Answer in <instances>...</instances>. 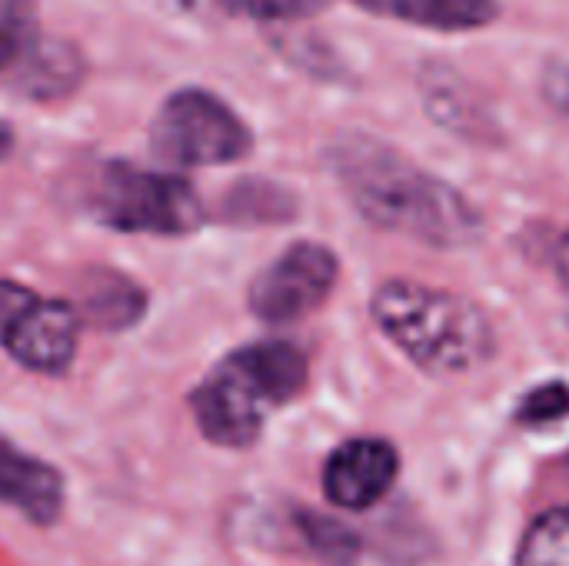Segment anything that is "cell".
Here are the masks:
<instances>
[{
    "mask_svg": "<svg viewBox=\"0 0 569 566\" xmlns=\"http://www.w3.org/2000/svg\"><path fill=\"white\" fill-rule=\"evenodd\" d=\"M340 277L337 254L313 240L290 244L247 290V307L263 324H297L320 310Z\"/></svg>",
    "mask_w": 569,
    "mask_h": 566,
    "instance_id": "52a82bcc",
    "label": "cell"
},
{
    "mask_svg": "<svg viewBox=\"0 0 569 566\" xmlns=\"http://www.w3.org/2000/svg\"><path fill=\"white\" fill-rule=\"evenodd\" d=\"M150 150L167 167H223L253 150V130L213 90L180 87L150 123Z\"/></svg>",
    "mask_w": 569,
    "mask_h": 566,
    "instance_id": "5b68a950",
    "label": "cell"
},
{
    "mask_svg": "<svg viewBox=\"0 0 569 566\" xmlns=\"http://www.w3.org/2000/svg\"><path fill=\"white\" fill-rule=\"evenodd\" d=\"M227 13L247 17V20H300V17H313L317 10H323L330 0H217Z\"/></svg>",
    "mask_w": 569,
    "mask_h": 566,
    "instance_id": "2e32d148",
    "label": "cell"
},
{
    "mask_svg": "<svg viewBox=\"0 0 569 566\" xmlns=\"http://www.w3.org/2000/svg\"><path fill=\"white\" fill-rule=\"evenodd\" d=\"M13 143H17L13 127H10L7 120H0V160H7V157L13 153Z\"/></svg>",
    "mask_w": 569,
    "mask_h": 566,
    "instance_id": "d6986e66",
    "label": "cell"
},
{
    "mask_svg": "<svg viewBox=\"0 0 569 566\" xmlns=\"http://www.w3.org/2000/svg\"><path fill=\"white\" fill-rule=\"evenodd\" d=\"M297 530L303 537V544L330 566H350L357 560V550H360V540L350 527H343L340 520L333 517H323V514H313V510H297Z\"/></svg>",
    "mask_w": 569,
    "mask_h": 566,
    "instance_id": "4fadbf2b",
    "label": "cell"
},
{
    "mask_svg": "<svg viewBox=\"0 0 569 566\" xmlns=\"http://www.w3.org/2000/svg\"><path fill=\"white\" fill-rule=\"evenodd\" d=\"M400 474V457L387 440L357 437L340 444L323 464V494L333 507L370 510L380 504Z\"/></svg>",
    "mask_w": 569,
    "mask_h": 566,
    "instance_id": "ba28073f",
    "label": "cell"
},
{
    "mask_svg": "<svg viewBox=\"0 0 569 566\" xmlns=\"http://www.w3.org/2000/svg\"><path fill=\"white\" fill-rule=\"evenodd\" d=\"M80 327L83 320L70 300L0 280V347L23 370L63 377L77 360Z\"/></svg>",
    "mask_w": 569,
    "mask_h": 566,
    "instance_id": "8992f818",
    "label": "cell"
},
{
    "mask_svg": "<svg viewBox=\"0 0 569 566\" xmlns=\"http://www.w3.org/2000/svg\"><path fill=\"white\" fill-rule=\"evenodd\" d=\"M0 504L27 517L33 527L57 524L67 504V487L60 470L20 450L3 434H0Z\"/></svg>",
    "mask_w": 569,
    "mask_h": 566,
    "instance_id": "9c48e42d",
    "label": "cell"
},
{
    "mask_svg": "<svg viewBox=\"0 0 569 566\" xmlns=\"http://www.w3.org/2000/svg\"><path fill=\"white\" fill-rule=\"evenodd\" d=\"M327 163L353 210L380 230L427 247H470L483 234L480 210L453 183L433 177L377 137H337L327 150Z\"/></svg>",
    "mask_w": 569,
    "mask_h": 566,
    "instance_id": "6da1fadb",
    "label": "cell"
},
{
    "mask_svg": "<svg viewBox=\"0 0 569 566\" xmlns=\"http://www.w3.org/2000/svg\"><path fill=\"white\" fill-rule=\"evenodd\" d=\"M517 566H569V507L543 514L523 537Z\"/></svg>",
    "mask_w": 569,
    "mask_h": 566,
    "instance_id": "5bb4252c",
    "label": "cell"
},
{
    "mask_svg": "<svg viewBox=\"0 0 569 566\" xmlns=\"http://www.w3.org/2000/svg\"><path fill=\"white\" fill-rule=\"evenodd\" d=\"M563 417H569V384L563 380H550V384L530 390L517 407V420L523 427H547Z\"/></svg>",
    "mask_w": 569,
    "mask_h": 566,
    "instance_id": "9a60e30c",
    "label": "cell"
},
{
    "mask_svg": "<svg viewBox=\"0 0 569 566\" xmlns=\"http://www.w3.org/2000/svg\"><path fill=\"white\" fill-rule=\"evenodd\" d=\"M70 304L77 307L83 324L107 330V334L137 327L150 307L147 290L133 277H127L113 267H90L77 280V297Z\"/></svg>",
    "mask_w": 569,
    "mask_h": 566,
    "instance_id": "30bf717a",
    "label": "cell"
},
{
    "mask_svg": "<svg viewBox=\"0 0 569 566\" xmlns=\"http://www.w3.org/2000/svg\"><path fill=\"white\" fill-rule=\"evenodd\" d=\"M83 200L90 217L117 234L187 237L207 220L203 200L187 177L130 160H103L90 173Z\"/></svg>",
    "mask_w": 569,
    "mask_h": 566,
    "instance_id": "277c9868",
    "label": "cell"
},
{
    "mask_svg": "<svg viewBox=\"0 0 569 566\" xmlns=\"http://www.w3.org/2000/svg\"><path fill=\"white\" fill-rule=\"evenodd\" d=\"M373 320L427 374H467L493 357L497 337L487 314L450 290L390 280L373 294Z\"/></svg>",
    "mask_w": 569,
    "mask_h": 566,
    "instance_id": "3957f363",
    "label": "cell"
},
{
    "mask_svg": "<svg viewBox=\"0 0 569 566\" xmlns=\"http://www.w3.org/2000/svg\"><path fill=\"white\" fill-rule=\"evenodd\" d=\"M307 387V357L287 340H257L223 357L193 390L190 414L200 434L227 450L257 444L270 410Z\"/></svg>",
    "mask_w": 569,
    "mask_h": 566,
    "instance_id": "7a4b0ae2",
    "label": "cell"
},
{
    "mask_svg": "<svg viewBox=\"0 0 569 566\" xmlns=\"http://www.w3.org/2000/svg\"><path fill=\"white\" fill-rule=\"evenodd\" d=\"M40 43L37 0H0V73H20Z\"/></svg>",
    "mask_w": 569,
    "mask_h": 566,
    "instance_id": "7c38bea8",
    "label": "cell"
},
{
    "mask_svg": "<svg viewBox=\"0 0 569 566\" xmlns=\"http://www.w3.org/2000/svg\"><path fill=\"white\" fill-rule=\"evenodd\" d=\"M553 260H557V277H560V284H563V290L569 294V230L560 237V244H557V254H553Z\"/></svg>",
    "mask_w": 569,
    "mask_h": 566,
    "instance_id": "ac0fdd59",
    "label": "cell"
},
{
    "mask_svg": "<svg viewBox=\"0 0 569 566\" xmlns=\"http://www.w3.org/2000/svg\"><path fill=\"white\" fill-rule=\"evenodd\" d=\"M540 90H543V100L569 123V63L563 60L547 63V70L540 77Z\"/></svg>",
    "mask_w": 569,
    "mask_h": 566,
    "instance_id": "e0dca14e",
    "label": "cell"
},
{
    "mask_svg": "<svg viewBox=\"0 0 569 566\" xmlns=\"http://www.w3.org/2000/svg\"><path fill=\"white\" fill-rule=\"evenodd\" d=\"M377 17L423 30L463 33L490 27L500 17V0H350Z\"/></svg>",
    "mask_w": 569,
    "mask_h": 566,
    "instance_id": "8fae6325",
    "label": "cell"
}]
</instances>
